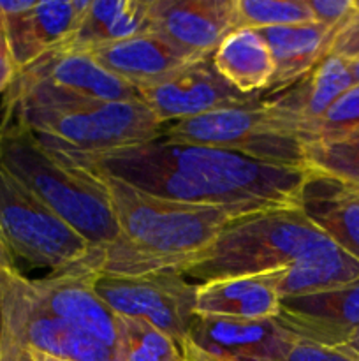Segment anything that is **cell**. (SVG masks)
<instances>
[{
    "mask_svg": "<svg viewBox=\"0 0 359 361\" xmlns=\"http://www.w3.org/2000/svg\"><path fill=\"white\" fill-rule=\"evenodd\" d=\"M84 53L106 71L136 88L137 94L169 80L192 62L201 60L182 51L153 32L97 46Z\"/></svg>",
    "mask_w": 359,
    "mask_h": 361,
    "instance_id": "cell-17",
    "label": "cell"
},
{
    "mask_svg": "<svg viewBox=\"0 0 359 361\" xmlns=\"http://www.w3.org/2000/svg\"><path fill=\"white\" fill-rule=\"evenodd\" d=\"M162 137L238 152L271 164L306 168L305 148L294 127L277 115L263 99L252 106L218 109L169 123L162 130Z\"/></svg>",
    "mask_w": 359,
    "mask_h": 361,
    "instance_id": "cell-6",
    "label": "cell"
},
{
    "mask_svg": "<svg viewBox=\"0 0 359 361\" xmlns=\"http://www.w3.org/2000/svg\"><path fill=\"white\" fill-rule=\"evenodd\" d=\"M234 0H150V32L197 59L234 32Z\"/></svg>",
    "mask_w": 359,
    "mask_h": 361,
    "instance_id": "cell-13",
    "label": "cell"
},
{
    "mask_svg": "<svg viewBox=\"0 0 359 361\" xmlns=\"http://www.w3.org/2000/svg\"><path fill=\"white\" fill-rule=\"evenodd\" d=\"M139 99L162 123L196 118L218 109L252 106L263 94H241L222 78L211 56L187 66L175 76L139 92Z\"/></svg>",
    "mask_w": 359,
    "mask_h": 361,
    "instance_id": "cell-11",
    "label": "cell"
},
{
    "mask_svg": "<svg viewBox=\"0 0 359 361\" xmlns=\"http://www.w3.org/2000/svg\"><path fill=\"white\" fill-rule=\"evenodd\" d=\"M326 238L298 207L271 208L231 221L176 271L199 284L273 274L291 267Z\"/></svg>",
    "mask_w": 359,
    "mask_h": 361,
    "instance_id": "cell-5",
    "label": "cell"
},
{
    "mask_svg": "<svg viewBox=\"0 0 359 361\" xmlns=\"http://www.w3.org/2000/svg\"><path fill=\"white\" fill-rule=\"evenodd\" d=\"M60 155L87 171L111 176L162 200L245 214L298 207L310 173L306 168L271 164L238 152L162 136L101 155Z\"/></svg>",
    "mask_w": 359,
    "mask_h": 361,
    "instance_id": "cell-1",
    "label": "cell"
},
{
    "mask_svg": "<svg viewBox=\"0 0 359 361\" xmlns=\"http://www.w3.org/2000/svg\"><path fill=\"white\" fill-rule=\"evenodd\" d=\"M259 32L270 48L275 63V73L267 92H278L291 87L312 71L324 56L329 55L338 30L310 21Z\"/></svg>",
    "mask_w": 359,
    "mask_h": 361,
    "instance_id": "cell-21",
    "label": "cell"
},
{
    "mask_svg": "<svg viewBox=\"0 0 359 361\" xmlns=\"http://www.w3.org/2000/svg\"><path fill=\"white\" fill-rule=\"evenodd\" d=\"M278 307L273 274L210 281L196 288V314L201 316L275 319Z\"/></svg>",
    "mask_w": 359,
    "mask_h": 361,
    "instance_id": "cell-20",
    "label": "cell"
},
{
    "mask_svg": "<svg viewBox=\"0 0 359 361\" xmlns=\"http://www.w3.org/2000/svg\"><path fill=\"white\" fill-rule=\"evenodd\" d=\"M95 175V173H94ZM109 194L120 238L92 252L80 270L99 275H144L176 271L245 212L194 207L141 192L111 176L97 175Z\"/></svg>",
    "mask_w": 359,
    "mask_h": 361,
    "instance_id": "cell-2",
    "label": "cell"
},
{
    "mask_svg": "<svg viewBox=\"0 0 359 361\" xmlns=\"http://www.w3.org/2000/svg\"><path fill=\"white\" fill-rule=\"evenodd\" d=\"M146 32H150V0H90L76 34L63 49L90 51Z\"/></svg>",
    "mask_w": 359,
    "mask_h": 361,
    "instance_id": "cell-23",
    "label": "cell"
},
{
    "mask_svg": "<svg viewBox=\"0 0 359 361\" xmlns=\"http://www.w3.org/2000/svg\"><path fill=\"white\" fill-rule=\"evenodd\" d=\"M4 120L27 127L49 150L101 155L162 136L164 123L141 101H97L14 80L6 90Z\"/></svg>",
    "mask_w": 359,
    "mask_h": 361,
    "instance_id": "cell-3",
    "label": "cell"
},
{
    "mask_svg": "<svg viewBox=\"0 0 359 361\" xmlns=\"http://www.w3.org/2000/svg\"><path fill=\"white\" fill-rule=\"evenodd\" d=\"M120 361H183L178 342L143 319L120 317Z\"/></svg>",
    "mask_w": 359,
    "mask_h": 361,
    "instance_id": "cell-25",
    "label": "cell"
},
{
    "mask_svg": "<svg viewBox=\"0 0 359 361\" xmlns=\"http://www.w3.org/2000/svg\"><path fill=\"white\" fill-rule=\"evenodd\" d=\"M306 169L359 187V133L303 145Z\"/></svg>",
    "mask_w": 359,
    "mask_h": 361,
    "instance_id": "cell-27",
    "label": "cell"
},
{
    "mask_svg": "<svg viewBox=\"0 0 359 361\" xmlns=\"http://www.w3.org/2000/svg\"><path fill=\"white\" fill-rule=\"evenodd\" d=\"M211 60L222 78L241 94L270 90L275 63L260 32H231L215 49Z\"/></svg>",
    "mask_w": 359,
    "mask_h": 361,
    "instance_id": "cell-24",
    "label": "cell"
},
{
    "mask_svg": "<svg viewBox=\"0 0 359 361\" xmlns=\"http://www.w3.org/2000/svg\"><path fill=\"white\" fill-rule=\"evenodd\" d=\"M0 242L13 257L51 274L76 270L92 256L90 243L0 166Z\"/></svg>",
    "mask_w": 359,
    "mask_h": 361,
    "instance_id": "cell-7",
    "label": "cell"
},
{
    "mask_svg": "<svg viewBox=\"0 0 359 361\" xmlns=\"http://www.w3.org/2000/svg\"><path fill=\"white\" fill-rule=\"evenodd\" d=\"M14 80L97 101H132L139 97L136 88L99 66L88 53L74 49L46 53L21 69Z\"/></svg>",
    "mask_w": 359,
    "mask_h": 361,
    "instance_id": "cell-16",
    "label": "cell"
},
{
    "mask_svg": "<svg viewBox=\"0 0 359 361\" xmlns=\"http://www.w3.org/2000/svg\"><path fill=\"white\" fill-rule=\"evenodd\" d=\"M234 30H266L313 21L306 0H234Z\"/></svg>",
    "mask_w": 359,
    "mask_h": 361,
    "instance_id": "cell-26",
    "label": "cell"
},
{
    "mask_svg": "<svg viewBox=\"0 0 359 361\" xmlns=\"http://www.w3.org/2000/svg\"><path fill=\"white\" fill-rule=\"evenodd\" d=\"M2 330H4V321H2V302H0V345H2Z\"/></svg>",
    "mask_w": 359,
    "mask_h": 361,
    "instance_id": "cell-37",
    "label": "cell"
},
{
    "mask_svg": "<svg viewBox=\"0 0 359 361\" xmlns=\"http://www.w3.org/2000/svg\"><path fill=\"white\" fill-rule=\"evenodd\" d=\"M275 321L301 341L347 344L359 330V279L313 295L282 298Z\"/></svg>",
    "mask_w": 359,
    "mask_h": 361,
    "instance_id": "cell-12",
    "label": "cell"
},
{
    "mask_svg": "<svg viewBox=\"0 0 359 361\" xmlns=\"http://www.w3.org/2000/svg\"><path fill=\"white\" fill-rule=\"evenodd\" d=\"M329 55H338L341 59H354L359 56V13L355 11L354 16L336 32L331 44Z\"/></svg>",
    "mask_w": 359,
    "mask_h": 361,
    "instance_id": "cell-31",
    "label": "cell"
},
{
    "mask_svg": "<svg viewBox=\"0 0 359 361\" xmlns=\"http://www.w3.org/2000/svg\"><path fill=\"white\" fill-rule=\"evenodd\" d=\"M348 69H351L352 80H354V85H359V56H354V59H348Z\"/></svg>",
    "mask_w": 359,
    "mask_h": 361,
    "instance_id": "cell-34",
    "label": "cell"
},
{
    "mask_svg": "<svg viewBox=\"0 0 359 361\" xmlns=\"http://www.w3.org/2000/svg\"><path fill=\"white\" fill-rule=\"evenodd\" d=\"M94 271L69 270L32 281L46 309L118 353L120 317L95 293Z\"/></svg>",
    "mask_w": 359,
    "mask_h": 361,
    "instance_id": "cell-14",
    "label": "cell"
},
{
    "mask_svg": "<svg viewBox=\"0 0 359 361\" xmlns=\"http://www.w3.org/2000/svg\"><path fill=\"white\" fill-rule=\"evenodd\" d=\"M0 166L94 250L120 238L115 208L102 180L46 148L14 120L0 123Z\"/></svg>",
    "mask_w": 359,
    "mask_h": 361,
    "instance_id": "cell-4",
    "label": "cell"
},
{
    "mask_svg": "<svg viewBox=\"0 0 359 361\" xmlns=\"http://www.w3.org/2000/svg\"><path fill=\"white\" fill-rule=\"evenodd\" d=\"M359 279V261L327 236L284 270L273 271L278 296L313 295Z\"/></svg>",
    "mask_w": 359,
    "mask_h": 361,
    "instance_id": "cell-22",
    "label": "cell"
},
{
    "mask_svg": "<svg viewBox=\"0 0 359 361\" xmlns=\"http://www.w3.org/2000/svg\"><path fill=\"white\" fill-rule=\"evenodd\" d=\"M88 6L90 0H48L35 2L25 13L0 14L7 48L18 73L46 53L63 48L76 34Z\"/></svg>",
    "mask_w": 359,
    "mask_h": 361,
    "instance_id": "cell-15",
    "label": "cell"
},
{
    "mask_svg": "<svg viewBox=\"0 0 359 361\" xmlns=\"http://www.w3.org/2000/svg\"><path fill=\"white\" fill-rule=\"evenodd\" d=\"M313 21L340 30L355 13L354 0H306Z\"/></svg>",
    "mask_w": 359,
    "mask_h": 361,
    "instance_id": "cell-30",
    "label": "cell"
},
{
    "mask_svg": "<svg viewBox=\"0 0 359 361\" xmlns=\"http://www.w3.org/2000/svg\"><path fill=\"white\" fill-rule=\"evenodd\" d=\"M7 268H16L14 267V257L11 256L9 250L4 247V243L0 242V271L7 270Z\"/></svg>",
    "mask_w": 359,
    "mask_h": 361,
    "instance_id": "cell-33",
    "label": "cell"
},
{
    "mask_svg": "<svg viewBox=\"0 0 359 361\" xmlns=\"http://www.w3.org/2000/svg\"><path fill=\"white\" fill-rule=\"evenodd\" d=\"M344 348H347L348 351H352L354 355L359 356V330L355 331L351 338H348L347 344H344Z\"/></svg>",
    "mask_w": 359,
    "mask_h": 361,
    "instance_id": "cell-35",
    "label": "cell"
},
{
    "mask_svg": "<svg viewBox=\"0 0 359 361\" xmlns=\"http://www.w3.org/2000/svg\"><path fill=\"white\" fill-rule=\"evenodd\" d=\"M32 358H34V361H63V360H58V358H51V356H46V355H41V353H35L32 351Z\"/></svg>",
    "mask_w": 359,
    "mask_h": 361,
    "instance_id": "cell-36",
    "label": "cell"
},
{
    "mask_svg": "<svg viewBox=\"0 0 359 361\" xmlns=\"http://www.w3.org/2000/svg\"><path fill=\"white\" fill-rule=\"evenodd\" d=\"M0 302L4 331L32 351L63 361H120L115 349L49 312L16 268L0 271Z\"/></svg>",
    "mask_w": 359,
    "mask_h": 361,
    "instance_id": "cell-8",
    "label": "cell"
},
{
    "mask_svg": "<svg viewBox=\"0 0 359 361\" xmlns=\"http://www.w3.org/2000/svg\"><path fill=\"white\" fill-rule=\"evenodd\" d=\"M280 361H359V356L344 345H322L296 337Z\"/></svg>",
    "mask_w": 359,
    "mask_h": 361,
    "instance_id": "cell-29",
    "label": "cell"
},
{
    "mask_svg": "<svg viewBox=\"0 0 359 361\" xmlns=\"http://www.w3.org/2000/svg\"><path fill=\"white\" fill-rule=\"evenodd\" d=\"M352 87L355 85L347 59L327 55L291 87L263 94V101L299 136L303 127L320 118Z\"/></svg>",
    "mask_w": 359,
    "mask_h": 361,
    "instance_id": "cell-18",
    "label": "cell"
},
{
    "mask_svg": "<svg viewBox=\"0 0 359 361\" xmlns=\"http://www.w3.org/2000/svg\"><path fill=\"white\" fill-rule=\"evenodd\" d=\"M294 338L275 319L196 314L180 348L183 361H280Z\"/></svg>",
    "mask_w": 359,
    "mask_h": 361,
    "instance_id": "cell-10",
    "label": "cell"
},
{
    "mask_svg": "<svg viewBox=\"0 0 359 361\" xmlns=\"http://www.w3.org/2000/svg\"><path fill=\"white\" fill-rule=\"evenodd\" d=\"M359 133V85L345 92L320 118L299 130L303 145L329 141Z\"/></svg>",
    "mask_w": 359,
    "mask_h": 361,
    "instance_id": "cell-28",
    "label": "cell"
},
{
    "mask_svg": "<svg viewBox=\"0 0 359 361\" xmlns=\"http://www.w3.org/2000/svg\"><path fill=\"white\" fill-rule=\"evenodd\" d=\"M18 71L14 67L13 59H11L9 48H7L6 34H4V25L0 20V92H6L11 87V83L16 78Z\"/></svg>",
    "mask_w": 359,
    "mask_h": 361,
    "instance_id": "cell-32",
    "label": "cell"
},
{
    "mask_svg": "<svg viewBox=\"0 0 359 361\" xmlns=\"http://www.w3.org/2000/svg\"><path fill=\"white\" fill-rule=\"evenodd\" d=\"M197 284L178 271H153L144 275H99L94 289L118 317L148 321L151 326L175 338H185L196 316Z\"/></svg>",
    "mask_w": 359,
    "mask_h": 361,
    "instance_id": "cell-9",
    "label": "cell"
},
{
    "mask_svg": "<svg viewBox=\"0 0 359 361\" xmlns=\"http://www.w3.org/2000/svg\"><path fill=\"white\" fill-rule=\"evenodd\" d=\"M298 208L359 261V187L310 171L299 192Z\"/></svg>",
    "mask_w": 359,
    "mask_h": 361,
    "instance_id": "cell-19",
    "label": "cell"
}]
</instances>
